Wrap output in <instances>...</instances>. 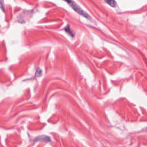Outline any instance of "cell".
<instances>
[{"label": "cell", "mask_w": 147, "mask_h": 147, "mask_svg": "<svg viewBox=\"0 0 147 147\" xmlns=\"http://www.w3.org/2000/svg\"><path fill=\"white\" fill-rule=\"evenodd\" d=\"M106 2L113 7H114L116 6V2L114 1H106Z\"/></svg>", "instance_id": "obj_3"}, {"label": "cell", "mask_w": 147, "mask_h": 147, "mask_svg": "<svg viewBox=\"0 0 147 147\" xmlns=\"http://www.w3.org/2000/svg\"><path fill=\"white\" fill-rule=\"evenodd\" d=\"M37 141H50L51 140L49 138V137H47V136H40L38 138H37Z\"/></svg>", "instance_id": "obj_2"}, {"label": "cell", "mask_w": 147, "mask_h": 147, "mask_svg": "<svg viewBox=\"0 0 147 147\" xmlns=\"http://www.w3.org/2000/svg\"><path fill=\"white\" fill-rule=\"evenodd\" d=\"M65 30H66V32H67V33H68L70 35H72V36H74V34H73V33H72V30H71V29L69 28V26L68 25L67 26H66L65 27Z\"/></svg>", "instance_id": "obj_4"}, {"label": "cell", "mask_w": 147, "mask_h": 147, "mask_svg": "<svg viewBox=\"0 0 147 147\" xmlns=\"http://www.w3.org/2000/svg\"><path fill=\"white\" fill-rule=\"evenodd\" d=\"M67 2L69 3V5L73 8V9L75 11H76L78 13H79V14H80L82 16L85 17H86L87 18H88L90 17V16L87 14V13L86 12H85L83 9H82V8L80 7H79L75 2L69 1H67Z\"/></svg>", "instance_id": "obj_1"}]
</instances>
